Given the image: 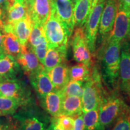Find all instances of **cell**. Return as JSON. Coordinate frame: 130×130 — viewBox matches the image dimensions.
Segmentation results:
<instances>
[{
	"label": "cell",
	"mask_w": 130,
	"mask_h": 130,
	"mask_svg": "<svg viewBox=\"0 0 130 130\" xmlns=\"http://www.w3.org/2000/svg\"><path fill=\"white\" fill-rule=\"evenodd\" d=\"M111 130H130V110L128 109L117 120Z\"/></svg>",
	"instance_id": "obj_31"
},
{
	"label": "cell",
	"mask_w": 130,
	"mask_h": 130,
	"mask_svg": "<svg viewBox=\"0 0 130 130\" xmlns=\"http://www.w3.org/2000/svg\"><path fill=\"white\" fill-rule=\"evenodd\" d=\"M19 69L16 58L5 54L0 58V77L3 79L14 78Z\"/></svg>",
	"instance_id": "obj_21"
},
{
	"label": "cell",
	"mask_w": 130,
	"mask_h": 130,
	"mask_svg": "<svg viewBox=\"0 0 130 130\" xmlns=\"http://www.w3.org/2000/svg\"><path fill=\"white\" fill-rule=\"evenodd\" d=\"M74 119V130H85L83 120V113L73 116Z\"/></svg>",
	"instance_id": "obj_33"
},
{
	"label": "cell",
	"mask_w": 130,
	"mask_h": 130,
	"mask_svg": "<svg viewBox=\"0 0 130 130\" xmlns=\"http://www.w3.org/2000/svg\"><path fill=\"white\" fill-rule=\"evenodd\" d=\"M6 8L7 19L4 24L13 23L29 14L27 0H7Z\"/></svg>",
	"instance_id": "obj_13"
},
{
	"label": "cell",
	"mask_w": 130,
	"mask_h": 130,
	"mask_svg": "<svg viewBox=\"0 0 130 130\" xmlns=\"http://www.w3.org/2000/svg\"><path fill=\"white\" fill-rule=\"evenodd\" d=\"M98 0H90V12L93 10V9L95 7V6Z\"/></svg>",
	"instance_id": "obj_36"
},
{
	"label": "cell",
	"mask_w": 130,
	"mask_h": 130,
	"mask_svg": "<svg viewBox=\"0 0 130 130\" xmlns=\"http://www.w3.org/2000/svg\"><path fill=\"white\" fill-rule=\"evenodd\" d=\"M83 120L85 130H104L99 116V108L84 113Z\"/></svg>",
	"instance_id": "obj_26"
},
{
	"label": "cell",
	"mask_w": 130,
	"mask_h": 130,
	"mask_svg": "<svg viewBox=\"0 0 130 130\" xmlns=\"http://www.w3.org/2000/svg\"><path fill=\"white\" fill-rule=\"evenodd\" d=\"M92 68L83 63H78L69 68V75L71 80L86 82L90 78Z\"/></svg>",
	"instance_id": "obj_24"
},
{
	"label": "cell",
	"mask_w": 130,
	"mask_h": 130,
	"mask_svg": "<svg viewBox=\"0 0 130 130\" xmlns=\"http://www.w3.org/2000/svg\"><path fill=\"white\" fill-rule=\"evenodd\" d=\"M3 35L0 31V50H3Z\"/></svg>",
	"instance_id": "obj_38"
},
{
	"label": "cell",
	"mask_w": 130,
	"mask_h": 130,
	"mask_svg": "<svg viewBox=\"0 0 130 130\" xmlns=\"http://www.w3.org/2000/svg\"><path fill=\"white\" fill-rule=\"evenodd\" d=\"M108 39L121 43L130 40V7L118 1L115 23Z\"/></svg>",
	"instance_id": "obj_5"
},
{
	"label": "cell",
	"mask_w": 130,
	"mask_h": 130,
	"mask_svg": "<svg viewBox=\"0 0 130 130\" xmlns=\"http://www.w3.org/2000/svg\"><path fill=\"white\" fill-rule=\"evenodd\" d=\"M1 10H0V17H1ZM0 22H1V19H0Z\"/></svg>",
	"instance_id": "obj_44"
},
{
	"label": "cell",
	"mask_w": 130,
	"mask_h": 130,
	"mask_svg": "<svg viewBox=\"0 0 130 130\" xmlns=\"http://www.w3.org/2000/svg\"><path fill=\"white\" fill-rule=\"evenodd\" d=\"M3 125H4V124H2V123H1V122H0V130L2 129Z\"/></svg>",
	"instance_id": "obj_43"
},
{
	"label": "cell",
	"mask_w": 130,
	"mask_h": 130,
	"mask_svg": "<svg viewBox=\"0 0 130 130\" xmlns=\"http://www.w3.org/2000/svg\"><path fill=\"white\" fill-rule=\"evenodd\" d=\"M105 0H98L93 8L90 12L88 19L85 26L86 38L90 53L94 55L96 51V41L98 32L101 14L104 7Z\"/></svg>",
	"instance_id": "obj_7"
},
{
	"label": "cell",
	"mask_w": 130,
	"mask_h": 130,
	"mask_svg": "<svg viewBox=\"0 0 130 130\" xmlns=\"http://www.w3.org/2000/svg\"><path fill=\"white\" fill-rule=\"evenodd\" d=\"M16 60L29 77L44 68L28 45L22 47V51Z\"/></svg>",
	"instance_id": "obj_12"
},
{
	"label": "cell",
	"mask_w": 130,
	"mask_h": 130,
	"mask_svg": "<svg viewBox=\"0 0 130 130\" xmlns=\"http://www.w3.org/2000/svg\"><path fill=\"white\" fill-rule=\"evenodd\" d=\"M3 50L5 54L17 58L22 51V46L16 36L12 32H6L3 35Z\"/></svg>",
	"instance_id": "obj_23"
},
{
	"label": "cell",
	"mask_w": 130,
	"mask_h": 130,
	"mask_svg": "<svg viewBox=\"0 0 130 130\" xmlns=\"http://www.w3.org/2000/svg\"><path fill=\"white\" fill-rule=\"evenodd\" d=\"M74 16L75 27L84 28L90 12V0H75Z\"/></svg>",
	"instance_id": "obj_20"
},
{
	"label": "cell",
	"mask_w": 130,
	"mask_h": 130,
	"mask_svg": "<svg viewBox=\"0 0 130 130\" xmlns=\"http://www.w3.org/2000/svg\"><path fill=\"white\" fill-rule=\"evenodd\" d=\"M128 108L120 98L102 97L99 106V116L101 123L104 127L115 122Z\"/></svg>",
	"instance_id": "obj_4"
},
{
	"label": "cell",
	"mask_w": 130,
	"mask_h": 130,
	"mask_svg": "<svg viewBox=\"0 0 130 130\" xmlns=\"http://www.w3.org/2000/svg\"><path fill=\"white\" fill-rule=\"evenodd\" d=\"M48 129L49 130H63V129H61V128H60L59 126L56 125L55 123H54L53 122H51V125L50 126V127L48 128Z\"/></svg>",
	"instance_id": "obj_35"
},
{
	"label": "cell",
	"mask_w": 130,
	"mask_h": 130,
	"mask_svg": "<svg viewBox=\"0 0 130 130\" xmlns=\"http://www.w3.org/2000/svg\"><path fill=\"white\" fill-rule=\"evenodd\" d=\"M52 122L63 130H74V119L72 116L64 115H60L53 118Z\"/></svg>",
	"instance_id": "obj_29"
},
{
	"label": "cell",
	"mask_w": 130,
	"mask_h": 130,
	"mask_svg": "<svg viewBox=\"0 0 130 130\" xmlns=\"http://www.w3.org/2000/svg\"><path fill=\"white\" fill-rule=\"evenodd\" d=\"M34 1H35V0H27V3H28V4L29 9H30V8L31 7L32 4H33Z\"/></svg>",
	"instance_id": "obj_40"
},
{
	"label": "cell",
	"mask_w": 130,
	"mask_h": 130,
	"mask_svg": "<svg viewBox=\"0 0 130 130\" xmlns=\"http://www.w3.org/2000/svg\"><path fill=\"white\" fill-rule=\"evenodd\" d=\"M45 108L53 118L61 115L63 95L60 90H54L48 93L43 98Z\"/></svg>",
	"instance_id": "obj_19"
},
{
	"label": "cell",
	"mask_w": 130,
	"mask_h": 130,
	"mask_svg": "<svg viewBox=\"0 0 130 130\" xmlns=\"http://www.w3.org/2000/svg\"><path fill=\"white\" fill-rule=\"evenodd\" d=\"M43 27L44 26L39 24H33V27L28 39L29 45L31 48L46 40Z\"/></svg>",
	"instance_id": "obj_28"
},
{
	"label": "cell",
	"mask_w": 130,
	"mask_h": 130,
	"mask_svg": "<svg viewBox=\"0 0 130 130\" xmlns=\"http://www.w3.org/2000/svg\"><path fill=\"white\" fill-rule=\"evenodd\" d=\"M0 93L24 102V91L19 81L13 79H4L0 82Z\"/></svg>",
	"instance_id": "obj_18"
},
{
	"label": "cell",
	"mask_w": 130,
	"mask_h": 130,
	"mask_svg": "<svg viewBox=\"0 0 130 130\" xmlns=\"http://www.w3.org/2000/svg\"><path fill=\"white\" fill-rule=\"evenodd\" d=\"M43 27L48 48H67L69 37L67 31L51 7L50 16Z\"/></svg>",
	"instance_id": "obj_3"
},
{
	"label": "cell",
	"mask_w": 130,
	"mask_h": 130,
	"mask_svg": "<svg viewBox=\"0 0 130 130\" xmlns=\"http://www.w3.org/2000/svg\"><path fill=\"white\" fill-rule=\"evenodd\" d=\"M1 130H7V127H6V125L4 124L3 126V128Z\"/></svg>",
	"instance_id": "obj_42"
},
{
	"label": "cell",
	"mask_w": 130,
	"mask_h": 130,
	"mask_svg": "<svg viewBox=\"0 0 130 130\" xmlns=\"http://www.w3.org/2000/svg\"><path fill=\"white\" fill-rule=\"evenodd\" d=\"M119 78L122 89L130 94V43L129 40H125L121 43Z\"/></svg>",
	"instance_id": "obj_11"
},
{
	"label": "cell",
	"mask_w": 130,
	"mask_h": 130,
	"mask_svg": "<svg viewBox=\"0 0 130 130\" xmlns=\"http://www.w3.org/2000/svg\"><path fill=\"white\" fill-rule=\"evenodd\" d=\"M21 124V130H44L43 123L36 118H30L24 120Z\"/></svg>",
	"instance_id": "obj_30"
},
{
	"label": "cell",
	"mask_w": 130,
	"mask_h": 130,
	"mask_svg": "<svg viewBox=\"0 0 130 130\" xmlns=\"http://www.w3.org/2000/svg\"><path fill=\"white\" fill-rule=\"evenodd\" d=\"M117 10L118 0H105L98 30L103 41L106 40L110 36L115 23Z\"/></svg>",
	"instance_id": "obj_9"
},
{
	"label": "cell",
	"mask_w": 130,
	"mask_h": 130,
	"mask_svg": "<svg viewBox=\"0 0 130 130\" xmlns=\"http://www.w3.org/2000/svg\"><path fill=\"white\" fill-rule=\"evenodd\" d=\"M121 42L107 39L104 41L102 71L107 82L112 86L118 84L119 76Z\"/></svg>",
	"instance_id": "obj_1"
},
{
	"label": "cell",
	"mask_w": 130,
	"mask_h": 130,
	"mask_svg": "<svg viewBox=\"0 0 130 130\" xmlns=\"http://www.w3.org/2000/svg\"><path fill=\"white\" fill-rule=\"evenodd\" d=\"M67 48H48L43 66L46 72L66 60Z\"/></svg>",
	"instance_id": "obj_17"
},
{
	"label": "cell",
	"mask_w": 130,
	"mask_h": 130,
	"mask_svg": "<svg viewBox=\"0 0 130 130\" xmlns=\"http://www.w3.org/2000/svg\"><path fill=\"white\" fill-rule=\"evenodd\" d=\"M30 78L32 86L40 97L44 98L48 93L55 90L54 87L44 68Z\"/></svg>",
	"instance_id": "obj_15"
},
{
	"label": "cell",
	"mask_w": 130,
	"mask_h": 130,
	"mask_svg": "<svg viewBox=\"0 0 130 130\" xmlns=\"http://www.w3.org/2000/svg\"><path fill=\"white\" fill-rule=\"evenodd\" d=\"M91 71L88 80L84 83V89L81 97L82 111L83 113L99 108L103 93L100 74L96 68Z\"/></svg>",
	"instance_id": "obj_2"
},
{
	"label": "cell",
	"mask_w": 130,
	"mask_h": 130,
	"mask_svg": "<svg viewBox=\"0 0 130 130\" xmlns=\"http://www.w3.org/2000/svg\"><path fill=\"white\" fill-rule=\"evenodd\" d=\"M3 25L5 32H12L15 35L22 47L28 45L29 37L33 27V22L29 14L13 23Z\"/></svg>",
	"instance_id": "obj_10"
},
{
	"label": "cell",
	"mask_w": 130,
	"mask_h": 130,
	"mask_svg": "<svg viewBox=\"0 0 130 130\" xmlns=\"http://www.w3.org/2000/svg\"><path fill=\"white\" fill-rule=\"evenodd\" d=\"M83 113L81 98L76 96H69L63 98L61 115L75 116Z\"/></svg>",
	"instance_id": "obj_22"
},
{
	"label": "cell",
	"mask_w": 130,
	"mask_h": 130,
	"mask_svg": "<svg viewBox=\"0 0 130 130\" xmlns=\"http://www.w3.org/2000/svg\"><path fill=\"white\" fill-rule=\"evenodd\" d=\"M7 130H21V124L18 120L9 118L6 123Z\"/></svg>",
	"instance_id": "obj_34"
},
{
	"label": "cell",
	"mask_w": 130,
	"mask_h": 130,
	"mask_svg": "<svg viewBox=\"0 0 130 130\" xmlns=\"http://www.w3.org/2000/svg\"><path fill=\"white\" fill-rule=\"evenodd\" d=\"M44 130H49V129L48 128V129H44Z\"/></svg>",
	"instance_id": "obj_46"
},
{
	"label": "cell",
	"mask_w": 130,
	"mask_h": 130,
	"mask_svg": "<svg viewBox=\"0 0 130 130\" xmlns=\"http://www.w3.org/2000/svg\"><path fill=\"white\" fill-rule=\"evenodd\" d=\"M22 102L21 100L6 96L0 93V115L1 116L12 115Z\"/></svg>",
	"instance_id": "obj_25"
},
{
	"label": "cell",
	"mask_w": 130,
	"mask_h": 130,
	"mask_svg": "<svg viewBox=\"0 0 130 130\" xmlns=\"http://www.w3.org/2000/svg\"><path fill=\"white\" fill-rule=\"evenodd\" d=\"M51 0H35L29 9V16L33 24L44 26L51 10Z\"/></svg>",
	"instance_id": "obj_14"
},
{
	"label": "cell",
	"mask_w": 130,
	"mask_h": 130,
	"mask_svg": "<svg viewBox=\"0 0 130 130\" xmlns=\"http://www.w3.org/2000/svg\"><path fill=\"white\" fill-rule=\"evenodd\" d=\"M118 1H119V2L122 3L130 7V0H118Z\"/></svg>",
	"instance_id": "obj_39"
},
{
	"label": "cell",
	"mask_w": 130,
	"mask_h": 130,
	"mask_svg": "<svg viewBox=\"0 0 130 130\" xmlns=\"http://www.w3.org/2000/svg\"><path fill=\"white\" fill-rule=\"evenodd\" d=\"M7 0H0V10L3 7H6V4H7Z\"/></svg>",
	"instance_id": "obj_37"
},
{
	"label": "cell",
	"mask_w": 130,
	"mask_h": 130,
	"mask_svg": "<svg viewBox=\"0 0 130 130\" xmlns=\"http://www.w3.org/2000/svg\"><path fill=\"white\" fill-rule=\"evenodd\" d=\"M71 45L75 60L78 63H83L90 68L93 67V55L90 53L87 45L84 28H75L72 38Z\"/></svg>",
	"instance_id": "obj_6"
},
{
	"label": "cell",
	"mask_w": 130,
	"mask_h": 130,
	"mask_svg": "<svg viewBox=\"0 0 130 130\" xmlns=\"http://www.w3.org/2000/svg\"><path fill=\"white\" fill-rule=\"evenodd\" d=\"M51 7L64 26L68 37H70L75 28L73 0H51Z\"/></svg>",
	"instance_id": "obj_8"
},
{
	"label": "cell",
	"mask_w": 130,
	"mask_h": 130,
	"mask_svg": "<svg viewBox=\"0 0 130 130\" xmlns=\"http://www.w3.org/2000/svg\"><path fill=\"white\" fill-rule=\"evenodd\" d=\"M46 72L55 90H62L70 80L69 68L65 62L55 66Z\"/></svg>",
	"instance_id": "obj_16"
},
{
	"label": "cell",
	"mask_w": 130,
	"mask_h": 130,
	"mask_svg": "<svg viewBox=\"0 0 130 130\" xmlns=\"http://www.w3.org/2000/svg\"><path fill=\"white\" fill-rule=\"evenodd\" d=\"M3 80H4V79H3L2 78L0 77V82H1V81H2Z\"/></svg>",
	"instance_id": "obj_45"
},
{
	"label": "cell",
	"mask_w": 130,
	"mask_h": 130,
	"mask_svg": "<svg viewBox=\"0 0 130 130\" xmlns=\"http://www.w3.org/2000/svg\"><path fill=\"white\" fill-rule=\"evenodd\" d=\"M84 83L79 81L70 80L62 90H60L63 97L76 96L81 98L83 93Z\"/></svg>",
	"instance_id": "obj_27"
},
{
	"label": "cell",
	"mask_w": 130,
	"mask_h": 130,
	"mask_svg": "<svg viewBox=\"0 0 130 130\" xmlns=\"http://www.w3.org/2000/svg\"><path fill=\"white\" fill-rule=\"evenodd\" d=\"M34 53L37 56V58L39 60L40 63L43 65L44 62V59L46 55L47 50H48V45H47L46 40H44L40 43V44L37 45V46L31 48Z\"/></svg>",
	"instance_id": "obj_32"
},
{
	"label": "cell",
	"mask_w": 130,
	"mask_h": 130,
	"mask_svg": "<svg viewBox=\"0 0 130 130\" xmlns=\"http://www.w3.org/2000/svg\"><path fill=\"white\" fill-rule=\"evenodd\" d=\"M129 95H130V94H129Z\"/></svg>",
	"instance_id": "obj_48"
},
{
	"label": "cell",
	"mask_w": 130,
	"mask_h": 130,
	"mask_svg": "<svg viewBox=\"0 0 130 130\" xmlns=\"http://www.w3.org/2000/svg\"><path fill=\"white\" fill-rule=\"evenodd\" d=\"M5 56V54L3 52V50H0V58H1L3 56Z\"/></svg>",
	"instance_id": "obj_41"
},
{
	"label": "cell",
	"mask_w": 130,
	"mask_h": 130,
	"mask_svg": "<svg viewBox=\"0 0 130 130\" xmlns=\"http://www.w3.org/2000/svg\"><path fill=\"white\" fill-rule=\"evenodd\" d=\"M0 116H1V115H0Z\"/></svg>",
	"instance_id": "obj_47"
}]
</instances>
